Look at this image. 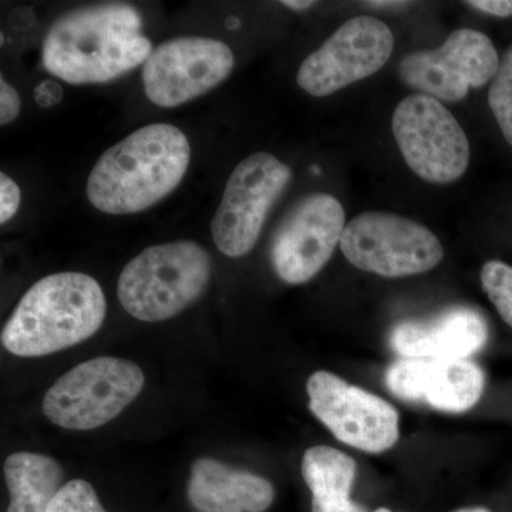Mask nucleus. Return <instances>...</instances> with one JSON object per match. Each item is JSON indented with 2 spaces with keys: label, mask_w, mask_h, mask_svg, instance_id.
<instances>
[{
  "label": "nucleus",
  "mask_w": 512,
  "mask_h": 512,
  "mask_svg": "<svg viewBox=\"0 0 512 512\" xmlns=\"http://www.w3.org/2000/svg\"><path fill=\"white\" fill-rule=\"evenodd\" d=\"M282 5L286 6V8L301 12V10L312 8L315 2H312V0H285V2H282Z\"/></svg>",
  "instance_id": "26"
},
{
  "label": "nucleus",
  "mask_w": 512,
  "mask_h": 512,
  "mask_svg": "<svg viewBox=\"0 0 512 512\" xmlns=\"http://www.w3.org/2000/svg\"><path fill=\"white\" fill-rule=\"evenodd\" d=\"M340 249L360 271L386 278L420 275L443 261L441 242L419 222L387 212H363L346 224Z\"/></svg>",
  "instance_id": "6"
},
{
  "label": "nucleus",
  "mask_w": 512,
  "mask_h": 512,
  "mask_svg": "<svg viewBox=\"0 0 512 512\" xmlns=\"http://www.w3.org/2000/svg\"><path fill=\"white\" fill-rule=\"evenodd\" d=\"M393 47V33L386 23L372 16H357L303 60L299 87L315 97L330 96L379 72L392 56Z\"/></svg>",
  "instance_id": "11"
},
{
  "label": "nucleus",
  "mask_w": 512,
  "mask_h": 512,
  "mask_svg": "<svg viewBox=\"0 0 512 512\" xmlns=\"http://www.w3.org/2000/svg\"><path fill=\"white\" fill-rule=\"evenodd\" d=\"M191 160L188 138L167 123L150 124L114 144L87 180V197L106 214L146 211L183 181Z\"/></svg>",
  "instance_id": "2"
},
{
  "label": "nucleus",
  "mask_w": 512,
  "mask_h": 512,
  "mask_svg": "<svg viewBox=\"0 0 512 512\" xmlns=\"http://www.w3.org/2000/svg\"><path fill=\"white\" fill-rule=\"evenodd\" d=\"M211 266L210 255L197 242L153 245L128 262L117 295L133 318L171 319L200 298L210 282Z\"/></svg>",
  "instance_id": "4"
},
{
  "label": "nucleus",
  "mask_w": 512,
  "mask_h": 512,
  "mask_svg": "<svg viewBox=\"0 0 512 512\" xmlns=\"http://www.w3.org/2000/svg\"><path fill=\"white\" fill-rule=\"evenodd\" d=\"M10 495L6 512H47L60 488L63 470L52 457L15 453L5 463Z\"/></svg>",
  "instance_id": "18"
},
{
  "label": "nucleus",
  "mask_w": 512,
  "mask_h": 512,
  "mask_svg": "<svg viewBox=\"0 0 512 512\" xmlns=\"http://www.w3.org/2000/svg\"><path fill=\"white\" fill-rule=\"evenodd\" d=\"M456 512H490L485 510V508H463V510H458Z\"/></svg>",
  "instance_id": "28"
},
{
  "label": "nucleus",
  "mask_w": 512,
  "mask_h": 512,
  "mask_svg": "<svg viewBox=\"0 0 512 512\" xmlns=\"http://www.w3.org/2000/svg\"><path fill=\"white\" fill-rule=\"evenodd\" d=\"M20 207V188L12 178L0 174V224L15 217Z\"/></svg>",
  "instance_id": "22"
},
{
  "label": "nucleus",
  "mask_w": 512,
  "mask_h": 512,
  "mask_svg": "<svg viewBox=\"0 0 512 512\" xmlns=\"http://www.w3.org/2000/svg\"><path fill=\"white\" fill-rule=\"evenodd\" d=\"M302 476L312 493V512H367L350 497L356 463L348 454L328 446L309 448Z\"/></svg>",
  "instance_id": "17"
},
{
  "label": "nucleus",
  "mask_w": 512,
  "mask_h": 512,
  "mask_svg": "<svg viewBox=\"0 0 512 512\" xmlns=\"http://www.w3.org/2000/svg\"><path fill=\"white\" fill-rule=\"evenodd\" d=\"M47 512H107L92 485L72 480L63 485Z\"/></svg>",
  "instance_id": "21"
},
{
  "label": "nucleus",
  "mask_w": 512,
  "mask_h": 512,
  "mask_svg": "<svg viewBox=\"0 0 512 512\" xmlns=\"http://www.w3.org/2000/svg\"><path fill=\"white\" fill-rule=\"evenodd\" d=\"M488 104L505 140L512 146V47L505 52L491 83Z\"/></svg>",
  "instance_id": "19"
},
{
  "label": "nucleus",
  "mask_w": 512,
  "mask_h": 512,
  "mask_svg": "<svg viewBox=\"0 0 512 512\" xmlns=\"http://www.w3.org/2000/svg\"><path fill=\"white\" fill-rule=\"evenodd\" d=\"M488 325L470 306H453L426 320L394 326L389 343L404 359H468L487 345Z\"/></svg>",
  "instance_id": "15"
},
{
  "label": "nucleus",
  "mask_w": 512,
  "mask_h": 512,
  "mask_svg": "<svg viewBox=\"0 0 512 512\" xmlns=\"http://www.w3.org/2000/svg\"><path fill=\"white\" fill-rule=\"evenodd\" d=\"M20 113L19 93L6 82L5 77L0 79V124L12 123L18 119Z\"/></svg>",
  "instance_id": "23"
},
{
  "label": "nucleus",
  "mask_w": 512,
  "mask_h": 512,
  "mask_svg": "<svg viewBox=\"0 0 512 512\" xmlns=\"http://www.w3.org/2000/svg\"><path fill=\"white\" fill-rule=\"evenodd\" d=\"M375 512H392V511L387 510V508H379V510H376Z\"/></svg>",
  "instance_id": "29"
},
{
  "label": "nucleus",
  "mask_w": 512,
  "mask_h": 512,
  "mask_svg": "<svg viewBox=\"0 0 512 512\" xmlns=\"http://www.w3.org/2000/svg\"><path fill=\"white\" fill-rule=\"evenodd\" d=\"M481 285L501 318L512 328V266L488 261L481 269Z\"/></svg>",
  "instance_id": "20"
},
{
  "label": "nucleus",
  "mask_w": 512,
  "mask_h": 512,
  "mask_svg": "<svg viewBox=\"0 0 512 512\" xmlns=\"http://www.w3.org/2000/svg\"><path fill=\"white\" fill-rule=\"evenodd\" d=\"M306 390L311 412L342 443L379 454L399 440V413L382 397L323 370L309 377Z\"/></svg>",
  "instance_id": "9"
},
{
  "label": "nucleus",
  "mask_w": 512,
  "mask_h": 512,
  "mask_svg": "<svg viewBox=\"0 0 512 512\" xmlns=\"http://www.w3.org/2000/svg\"><path fill=\"white\" fill-rule=\"evenodd\" d=\"M467 5L498 18H508L512 15V0H474L467 2Z\"/></svg>",
  "instance_id": "25"
},
{
  "label": "nucleus",
  "mask_w": 512,
  "mask_h": 512,
  "mask_svg": "<svg viewBox=\"0 0 512 512\" xmlns=\"http://www.w3.org/2000/svg\"><path fill=\"white\" fill-rule=\"evenodd\" d=\"M96 279L60 272L37 281L20 299L2 330L3 348L20 357L52 355L84 342L106 318Z\"/></svg>",
  "instance_id": "3"
},
{
  "label": "nucleus",
  "mask_w": 512,
  "mask_h": 512,
  "mask_svg": "<svg viewBox=\"0 0 512 512\" xmlns=\"http://www.w3.org/2000/svg\"><path fill=\"white\" fill-rule=\"evenodd\" d=\"M392 124L404 160L424 181L448 184L466 173L470 143L441 101L420 93L406 97L394 110Z\"/></svg>",
  "instance_id": "8"
},
{
  "label": "nucleus",
  "mask_w": 512,
  "mask_h": 512,
  "mask_svg": "<svg viewBox=\"0 0 512 512\" xmlns=\"http://www.w3.org/2000/svg\"><path fill=\"white\" fill-rule=\"evenodd\" d=\"M144 373L126 359L97 357L80 363L60 377L43 399V413L67 430L104 426L136 400Z\"/></svg>",
  "instance_id": "5"
},
{
  "label": "nucleus",
  "mask_w": 512,
  "mask_h": 512,
  "mask_svg": "<svg viewBox=\"0 0 512 512\" xmlns=\"http://www.w3.org/2000/svg\"><path fill=\"white\" fill-rule=\"evenodd\" d=\"M500 67L490 37L474 29H458L439 49L404 56L399 66L402 82L420 94L454 103L480 89Z\"/></svg>",
  "instance_id": "10"
},
{
  "label": "nucleus",
  "mask_w": 512,
  "mask_h": 512,
  "mask_svg": "<svg viewBox=\"0 0 512 512\" xmlns=\"http://www.w3.org/2000/svg\"><path fill=\"white\" fill-rule=\"evenodd\" d=\"M134 6L104 3L64 13L43 42L47 72L70 84L109 83L146 63L153 53Z\"/></svg>",
  "instance_id": "1"
},
{
  "label": "nucleus",
  "mask_w": 512,
  "mask_h": 512,
  "mask_svg": "<svg viewBox=\"0 0 512 512\" xmlns=\"http://www.w3.org/2000/svg\"><path fill=\"white\" fill-rule=\"evenodd\" d=\"M63 97V89L56 82L52 80H45L39 84L35 89V100L43 109L56 106L60 103Z\"/></svg>",
  "instance_id": "24"
},
{
  "label": "nucleus",
  "mask_w": 512,
  "mask_h": 512,
  "mask_svg": "<svg viewBox=\"0 0 512 512\" xmlns=\"http://www.w3.org/2000/svg\"><path fill=\"white\" fill-rule=\"evenodd\" d=\"M234 66V53L221 40L171 39L156 47L144 63V92L156 106L171 109L210 92Z\"/></svg>",
  "instance_id": "13"
},
{
  "label": "nucleus",
  "mask_w": 512,
  "mask_h": 512,
  "mask_svg": "<svg viewBox=\"0 0 512 512\" xmlns=\"http://www.w3.org/2000/svg\"><path fill=\"white\" fill-rule=\"evenodd\" d=\"M275 490L265 478L200 458L191 467L188 500L201 512H265Z\"/></svg>",
  "instance_id": "16"
},
{
  "label": "nucleus",
  "mask_w": 512,
  "mask_h": 512,
  "mask_svg": "<svg viewBox=\"0 0 512 512\" xmlns=\"http://www.w3.org/2000/svg\"><path fill=\"white\" fill-rule=\"evenodd\" d=\"M373 8H397V6L407 5V2H369Z\"/></svg>",
  "instance_id": "27"
},
{
  "label": "nucleus",
  "mask_w": 512,
  "mask_h": 512,
  "mask_svg": "<svg viewBox=\"0 0 512 512\" xmlns=\"http://www.w3.org/2000/svg\"><path fill=\"white\" fill-rule=\"evenodd\" d=\"M346 214L338 198L315 192L285 215L272 239L271 261L276 275L301 285L319 274L340 244Z\"/></svg>",
  "instance_id": "12"
},
{
  "label": "nucleus",
  "mask_w": 512,
  "mask_h": 512,
  "mask_svg": "<svg viewBox=\"0 0 512 512\" xmlns=\"http://www.w3.org/2000/svg\"><path fill=\"white\" fill-rule=\"evenodd\" d=\"M291 180V168L272 154H252L239 163L211 224L212 239L222 254L241 258L252 251Z\"/></svg>",
  "instance_id": "7"
},
{
  "label": "nucleus",
  "mask_w": 512,
  "mask_h": 512,
  "mask_svg": "<svg viewBox=\"0 0 512 512\" xmlns=\"http://www.w3.org/2000/svg\"><path fill=\"white\" fill-rule=\"evenodd\" d=\"M387 390L403 402L446 413L473 409L483 396L485 376L468 359H402L384 373Z\"/></svg>",
  "instance_id": "14"
}]
</instances>
